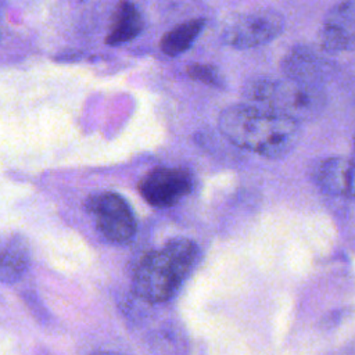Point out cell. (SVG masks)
Segmentation results:
<instances>
[{
	"instance_id": "8992f818",
	"label": "cell",
	"mask_w": 355,
	"mask_h": 355,
	"mask_svg": "<svg viewBox=\"0 0 355 355\" xmlns=\"http://www.w3.org/2000/svg\"><path fill=\"white\" fill-rule=\"evenodd\" d=\"M190 173L182 168L157 166L147 172L139 182L140 196L155 208H168L179 202L191 191Z\"/></svg>"
},
{
	"instance_id": "8fae6325",
	"label": "cell",
	"mask_w": 355,
	"mask_h": 355,
	"mask_svg": "<svg viewBox=\"0 0 355 355\" xmlns=\"http://www.w3.org/2000/svg\"><path fill=\"white\" fill-rule=\"evenodd\" d=\"M204 25H205V21L202 18L189 19L186 22L176 25L173 29L168 31L162 36L159 42L161 50L171 57L184 53L194 43V40L202 31Z\"/></svg>"
},
{
	"instance_id": "7c38bea8",
	"label": "cell",
	"mask_w": 355,
	"mask_h": 355,
	"mask_svg": "<svg viewBox=\"0 0 355 355\" xmlns=\"http://www.w3.org/2000/svg\"><path fill=\"white\" fill-rule=\"evenodd\" d=\"M187 73L191 79L209 86H222L223 79L216 67L208 64H191L187 67Z\"/></svg>"
},
{
	"instance_id": "3957f363",
	"label": "cell",
	"mask_w": 355,
	"mask_h": 355,
	"mask_svg": "<svg viewBox=\"0 0 355 355\" xmlns=\"http://www.w3.org/2000/svg\"><path fill=\"white\" fill-rule=\"evenodd\" d=\"M247 94L265 110L297 122L316 116L324 104V96L319 89L293 78L291 80L261 78L248 86Z\"/></svg>"
},
{
	"instance_id": "30bf717a",
	"label": "cell",
	"mask_w": 355,
	"mask_h": 355,
	"mask_svg": "<svg viewBox=\"0 0 355 355\" xmlns=\"http://www.w3.org/2000/svg\"><path fill=\"white\" fill-rule=\"evenodd\" d=\"M29 266V251L22 239L0 234V282L18 280Z\"/></svg>"
},
{
	"instance_id": "6da1fadb",
	"label": "cell",
	"mask_w": 355,
	"mask_h": 355,
	"mask_svg": "<svg viewBox=\"0 0 355 355\" xmlns=\"http://www.w3.org/2000/svg\"><path fill=\"white\" fill-rule=\"evenodd\" d=\"M219 129L233 144L266 158H282L298 143V122L252 105H232L219 115Z\"/></svg>"
},
{
	"instance_id": "9c48e42d",
	"label": "cell",
	"mask_w": 355,
	"mask_h": 355,
	"mask_svg": "<svg viewBox=\"0 0 355 355\" xmlns=\"http://www.w3.org/2000/svg\"><path fill=\"white\" fill-rule=\"evenodd\" d=\"M143 26L144 21L139 8L128 0H122L114 10L105 43L118 46L130 42L143 31Z\"/></svg>"
},
{
	"instance_id": "277c9868",
	"label": "cell",
	"mask_w": 355,
	"mask_h": 355,
	"mask_svg": "<svg viewBox=\"0 0 355 355\" xmlns=\"http://www.w3.org/2000/svg\"><path fill=\"white\" fill-rule=\"evenodd\" d=\"M86 211L93 215L98 232L112 243L123 244L136 233V219L129 204L116 193L92 194L85 201Z\"/></svg>"
},
{
	"instance_id": "5b68a950",
	"label": "cell",
	"mask_w": 355,
	"mask_h": 355,
	"mask_svg": "<svg viewBox=\"0 0 355 355\" xmlns=\"http://www.w3.org/2000/svg\"><path fill=\"white\" fill-rule=\"evenodd\" d=\"M284 29L280 12L272 8L254 10L232 19L222 32L226 44L236 49H250L277 37Z\"/></svg>"
},
{
	"instance_id": "ba28073f",
	"label": "cell",
	"mask_w": 355,
	"mask_h": 355,
	"mask_svg": "<svg viewBox=\"0 0 355 355\" xmlns=\"http://www.w3.org/2000/svg\"><path fill=\"white\" fill-rule=\"evenodd\" d=\"M316 182L329 194L355 197V161L343 157L324 159L316 169Z\"/></svg>"
},
{
	"instance_id": "52a82bcc",
	"label": "cell",
	"mask_w": 355,
	"mask_h": 355,
	"mask_svg": "<svg viewBox=\"0 0 355 355\" xmlns=\"http://www.w3.org/2000/svg\"><path fill=\"white\" fill-rule=\"evenodd\" d=\"M319 42L329 53L348 50L355 44V0H344L327 12L319 32Z\"/></svg>"
},
{
	"instance_id": "7a4b0ae2",
	"label": "cell",
	"mask_w": 355,
	"mask_h": 355,
	"mask_svg": "<svg viewBox=\"0 0 355 355\" xmlns=\"http://www.w3.org/2000/svg\"><path fill=\"white\" fill-rule=\"evenodd\" d=\"M197 254V245L187 239H175L162 250L147 252L135 269V293L148 302L169 300L193 269Z\"/></svg>"
}]
</instances>
